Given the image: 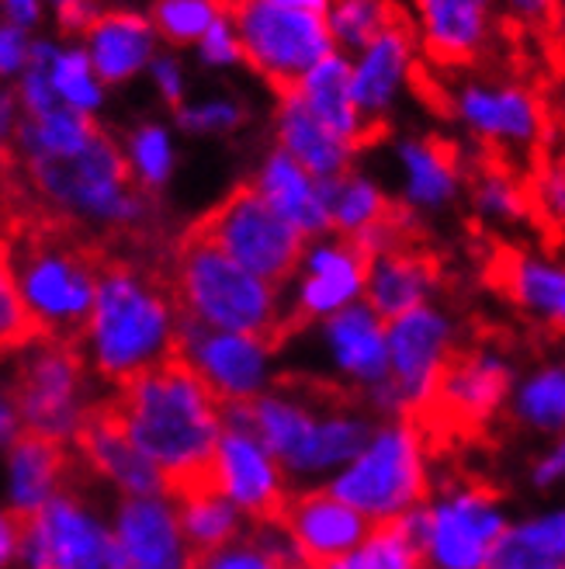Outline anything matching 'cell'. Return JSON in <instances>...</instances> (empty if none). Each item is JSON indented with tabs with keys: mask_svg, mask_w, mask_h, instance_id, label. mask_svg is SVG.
Listing matches in <instances>:
<instances>
[{
	"mask_svg": "<svg viewBox=\"0 0 565 569\" xmlns=\"http://www.w3.org/2000/svg\"><path fill=\"white\" fill-rule=\"evenodd\" d=\"M562 479H565V435L545 455V459L534 466V482H538V487H555V482H562Z\"/></svg>",
	"mask_w": 565,
	"mask_h": 569,
	"instance_id": "cell-46",
	"label": "cell"
},
{
	"mask_svg": "<svg viewBox=\"0 0 565 569\" xmlns=\"http://www.w3.org/2000/svg\"><path fill=\"white\" fill-rule=\"evenodd\" d=\"M52 88H56V94H60V101L67 108L91 111V108L101 104V88H98V80H94L91 56L80 52V49H67V52L56 56Z\"/></svg>",
	"mask_w": 565,
	"mask_h": 569,
	"instance_id": "cell-37",
	"label": "cell"
},
{
	"mask_svg": "<svg viewBox=\"0 0 565 569\" xmlns=\"http://www.w3.org/2000/svg\"><path fill=\"white\" fill-rule=\"evenodd\" d=\"M115 538L129 569H188V546L178 515L163 500L125 497L119 503Z\"/></svg>",
	"mask_w": 565,
	"mask_h": 569,
	"instance_id": "cell-19",
	"label": "cell"
},
{
	"mask_svg": "<svg viewBox=\"0 0 565 569\" xmlns=\"http://www.w3.org/2000/svg\"><path fill=\"white\" fill-rule=\"evenodd\" d=\"M475 206L500 219H521L531 209L527 191L506 170H483L475 178Z\"/></svg>",
	"mask_w": 565,
	"mask_h": 569,
	"instance_id": "cell-40",
	"label": "cell"
},
{
	"mask_svg": "<svg viewBox=\"0 0 565 569\" xmlns=\"http://www.w3.org/2000/svg\"><path fill=\"white\" fill-rule=\"evenodd\" d=\"M323 184V198H326V212H330V226L341 230L344 240H361L364 233H372L375 226H382L395 206L389 198L361 174H347L333 178V181H320Z\"/></svg>",
	"mask_w": 565,
	"mask_h": 569,
	"instance_id": "cell-32",
	"label": "cell"
},
{
	"mask_svg": "<svg viewBox=\"0 0 565 569\" xmlns=\"http://www.w3.org/2000/svg\"><path fill=\"white\" fill-rule=\"evenodd\" d=\"M278 525L292 538L299 559L313 569H326L330 562L357 552L375 531V521H369L361 510L333 497L330 490L289 497Z\"/></svg>",
	"mask_w": 565,
	"mask_h": 569,
	"instance_id": "cell-13",
	"label": "cell"
},
{
	"mask_svg": "<svg viewBox=\"0 0 565 569\" xmlns=\"http://www.w3.org/2000/svg\"><path fill=\"white\" fill-rule=\"evenodd\" d=\"M281 569H313V566H305L302 559H292V562H285V566H281Z\"/></svg>",
	"mask_w": 565,
	"mask_h": 569,
	"instance_id": "cell-52",
	"label": "cell"
},
{
	"mask_svg": "<svg viewBox=\"0 0 565 569\" xmlns=\"http://www.w3.org/2000/svg\"><path fill=\"white\" fill-rule=\"evenodd\" d=\"M493 278L514 302L565 330V268L503 250L493 261Z\"/></svg>",
	"mask_w": 565,
	"mask_h": 569,
	"instance_id": "cell-28",
	"label": "cell"
},
{
	"mask_svg": "<svg viewBox=\"0 0 565 569\" xmlns=\"http://www.w3.org/2000/svg\"><path fill=\"white\" fill-rule=\"evenodd\" d=\"M178 525L188 546V569H198L240 538V510L222 493H198L178 500Z\"/></svg>",
	"mask_w": 565,
	"mask_h": 569,
	"instance_id": "cell-30",
	"label": "cell"
},
{
	"mask_svg": "<svg viewBox=\"0 0 565 569\" xmlns=\"http://www.w3.org/2000/svg\"><path fill=\"white\" fill-rule=\"evenodd\" d=\"M427 510V562L431 569H486L506 531L493 490L458 487Z\"/></svg>",
	"mask_w": 565,
	"mask_h": 569,
	"instance_id": "cell-9",
	"label": "cell"
},
{
	"mask_svg": "<svg viewBox=\"0 0 565 569\" xmlns=\"http://www.w3.org/2000/svg\"><path fill=\"white\" fill-rule=\"evenodd\" d=\"M163 281L171 289L178 317L222 333L258 337L271 348L289 340L292 312L281 306L274 284L250 274L205 240L181 233L171 258L163 261Z\"/></svg>",
	"mask_w": 565,
	"mask_h": 569,
	"instance_id": "cell-3",
	"label": "cell"
},
{
	"mask_svg": "<svg viewBox=\"0 0 565 569\" xmlns=\"http://www.w3.org/2000/svg\"><path fill=\"white\" fill-rule=\"evenodd\" d=\"M458 116L496 142H534L542 136V111L527 91L521 88H486L468 83L458 91Z\"/></svg>",
	"mask_w": 565,
	"mask_h": 569,
	"instance_id": "cell-25",
	"label": "cell"
},
{
	"mask_svg": "<svg viewBox=\"0 0 565 569\" xmlns=\"http://www.w3.org/2000/svg\"><path fill=\"white\" fill-rule=\"evenodd\" d=\"M517 417L542 431H565V365L545 368L521 389Z\"/></svg>",
	"mask_w": 565,
	"mask_h": 569,
	"instance_id": "cell-35",
	"label": "cell"
},
{
	"mask_svg": "<svg viewBox=\"0 0 565 569\" xmlns=\"http://www.w3.org/2000/svg\"><path fill=\"white\" fill-rule=\"evenodd\" d=\"M330 493L361 510L375 525L416 510L427 493L420 427L406 417L379 427L372 445L330 482Z\"/></svg>",
	"mask_w": 565,
	"mask_h": 569,
	"instance_id": "cell-6",
	"label": "cell"
},
{
	"mask_svg": "<svg viewBox=\"0 0 565 569\" xmlns=\"http://www.w3.org/2000/svg\"><path fill=\"white\" fill-rule=\"evenodd\" d=\"M253 184H258V191L268 198V206L281 219H289L305 240L333 230L330 212H326V198H323V184L309 174L299 160H292L285 150H274L264 160L261 178Z\"/></svg>",
	"mask_w": 565,
	"mask_h": 569,
	"instance_id": "cell-22",
	"label": "cell"
},
{
	"mask_svg": "<svg viewBox=\"0 0 565 569\" xmlns=\"http://www.w3.org/2000/svg\"><path fill=\"white\" fill-rule=\"evenodd\" d=\"M437 284V261L420 243H406L372 258L364 296L385 323L420 309Z\"/></svg>",
	"mask_w": 565,
	"mask_h": 569,
	"instance_id": "cell-20",
	"label": "cell"
},
{
	"mask_svg": "<svg viewBox=\"0 0 565 569\" xmlns=\"http://www.w3.org/2000/svg\"><path fill=\"white\" fill-rule=\"evenodd\" d=\"M243 46V60L289 98L326 56H333L330 8L316 0H253L225 4Z\"/></svg>",
	"mask_w": 565,
	"mask_h": 569,
	"instance_id": "cell-4",
	"label": "cell"
},
{
	"mask_svg": "<svg viewBox=\"0 0 565 569\" xmlns=\"http://www.w3.org/2000/svg\"><path fill=\"white\" fill-rule=\"evenodd\" d=\"M132 170L139 174V184L147 191L160 188L171 174V139L160 126H139L129 139Z\"/></svg>",
	"mask_w": 565,
	"mask_h": 569,
	"instance_id": "cell-39",
	"label": "cell"
},
{
	"mask_svg": "<svg viewBox=\"0 0 565 569\" xmlns=\"http://www.w3.org/2000/svg\"><path fill=\"white\" fill-rule=\"evenodd\" d=\"M4 14L14 28H24L39 21V4H4Z\"/></svg>",
	"mask_w": 565,
	"mask_h": 569,
	"instance_id": "cell-51",
	"label": "cell"
},
{
	"mask_svg": "<svg viewBox=\"0 0 565 569\" xmlns=\"http://www.w3.org/2000/svg\"><path fill=\"white\" fill-rule=\"evenodd\" d=\"M73 448L80 451L83 462H88L98 476L115 482L125 497H143V500L167 497L163 472L132 445L125 427L119 423V417L111 413V407L104 400L91 403V410L83 413Z\"/></svg>",
	"mask_w": 565,
	"mask_h": 569,
	"instance_id": "cell-15",
	"label": "cell"
},
{
	"mask_svg": "<svg viewBox=\"0 0 565 569\" xmlns=\"http://www.w3.org/2000/svg\"><path fill=\"white\" fill-rule=\"evenodd\" d=\"M302 264H305V274L295 292L289 337L302 330L305 323H313L316 317H333V312L354 306V299L364 292V284H369L372 258L354 240L341 237L333 243H320L316 250H309Z\"/></svg>",
	"mask_w": 565,
	"mask_h": 569,
	"instance_id": "cell-16",
	"label": "cell"
},
{
	"mask_svg": "<svg viewBox=\"0 0 565 569\" xmlns=\"http://www.w3.org/2000/svg\"><path fill=\"white\" fill-rule=\"evenodd\" d=\"M323 345L344 379L364 392L389 382V323L372 306H347L323 323Z\"/></svg>",
	"mask_w": 565,
	"mask_h": 569,
	"instance_id": "cell-17",
	"label": "cell"
},
{
	"mask_svg": "<svg viewBox=\"0 0 565 569\" xmlns=\"http://www.w3.org/2000/svg\"><path fill=\"white\" fill-rule=\"evenodd\" d=\"M73 448L60 441H46L36 435H21L8 455V476H11V510L32 515L42 510L52 497L67 493L63 482L73 476Z\"/></svg>",
	"mask_w": 565,
	"mask_h": 569,
	"instance_id": "cell-21",
	"label": "cell"
},
{
	"mask_svg": "<svg viewBox=\"0 0 565 569\" xmlns=\"http://www.w3.org/2000/svg\"><path fill=\"white\" fill-rule=\"evenodd\" d=\"M486 569H565V510L506 528Z\"/></svg>",
	"mask_w": 565,
	"mask_h": 569,
	"instance_id": "cell-31",
	"label": "cell"
},
{
	"mask_svg": "<svg viewBox=\"0 0 565 569\" xmlns=\"http://www.w3.org/2000/svg\"><path fill=\"white\" fill-rule=\"evenodd\" d=\"M153 77H157V83H160L163 98L178 108L181 98H184V80H181L178 63H174V60H157V63H153Z\"/></svg>",
	"mask_w": 565,
	"mask_h": 569,
	"instance_id": "cell-47",
	"label": "cell"
},
{
	"mask_svg": "<svg viewBox=\"0 0 565 569\" xmlns=\"http://www.w3.org/2000/svg\"><path fill=\"white\" fill-rule=\"evenodd\" d=\"M219 14H222V4H205V0H167V4L153 8V28L171 42H191V39H205Z\"/></svg>",
	"mask_w": 565,
	"mask_h": 569,
	"instance_id": "cell-38",
	"label": "cell"
},
{
	"mask_svg": "<svg viewBox=\"0 0 565 569\" xmlns=\"http://www.w3.org/2000/svg\"><path fill=\"white\" fill-rule=\"evenodd\" d=\"M292 559H299V552L281 525H258L230 549L209 556L198 569H281Z\"/></svg>",
	"mask_w": 565,
	"mask_h": 569,
	"instance_id": "cell-34",
	"label": "cell"
},
{
	"mask_svg": "<svg viewBox=\"0 0 565 569\" xmlns=\"http://www.w3.org/2000/svg\"><path fill=\"white\" fill-rule=\"evenodd\" d=\"M215 479L219 493L240 515L253 518V525H278L281 510L289 503L285 482H281V466L258 441V435L250 431L222 427V441L215 451Z\"/></svg>",
	"mask_w": 565,
	"mask_h": 569,
	"instance_id": "cell-14",
	"label": "cell"
},
{
	"mask_svg": "<svg viewBox=\"0 0 565 569\" xmlns=\"http://www.w3.org/2000/svg\"><path fill=\"white\" fill-rule=\"evenodd\" d=\"M395 14H400V8H392V4H364V0L336 4V8H330L333 42H341L347 49H369L395 21Z\"/></svg>",
	"mask_w": 565,
	"mask_h": 569,
	"instance_id": "cell-36",
	"label": "cell"
},
{
	"mask_svg": "<svg viewBox=\"0 0 565 569\" xmlns=\"http://www.w3.org/2000/svg\"><path fill=\"white\" fill-rule=\"evenodd\" d=\"M83 376H88L83 348L56 345V340L28 348L11 379V400L24 431L46 441L73 445L83 413L91 410V403H83Z\"/></svg>",
	"mask_w": 565,
	"mask_h": 569,
	"instance_id": "cell-7",
	"label": "cell"
},
{
	"mask_svg": "<svg viewBox=\"0 0 565 569\" xmlns=\"http://www.w3.org/2000/svg\"><path fill=\"white\" fill-rule=\"evenodd\" d=\"M28 56H32V46L24 42V32L14 24H0V73H11L21 63L28 67Z\"/></svg>",
	"mask_w": 565,
	"mask_h": 569,
	"instance_id": "cell-44",
	"label": "cell"
},
{
	"mask_svg": "<svg viewBox=\"0 0 565 569\" xmlns=\"http://www.w3.org/2000/svg\"><path fill=\"white\" fill-rule=\"evenodd\" d=\"M202 60L212 63V67H230V63L243 60V46H240V36H236V24H233L230 14H225V4H222V14L215 18V24L209 28V36L202 39Z\"/></svg>",
	"mask_w": 565,
	"mask_h": 569,
	"instance_id": "cell-43",
	"label": "cell"
},
{
	"mask_svg": "<svg viewBox=\"0 0 565 569\" xmlns=\"http://www.w3.org/2000/svg\"><path fill=\"white\" fill-rule=\"evenodd\" d=\"M511 376V365L490 351H455L444 365L427 410L413 417V423L441 427V431H475L506 400Z\"/></svg>",
	"mask_w": 565,
	"mask_h": 569,
	"instance_id": "cell-11",
	"label": "cell"
},
{
	"mask_svg": "<svg viewBox=\"0 0 565 569\" xmlns=\"http://www.w3.org/2000/svg\"><path fill=\"white\" fill-rule=\"evenodd\" d=\"M527 202L538 209L542 219H548L555 226H565V163H552V167L538 170Z\"/></svg>",
	"mask_w": 565,
	"mask_h": 569,
	"instance_id": "cell-41",
	"label": "cell"
},
{
	"mask_svg": "<svg viewBox=\"0 0 565 569\" xmlns=\"http://www.w3.org/2000/svg\"><path fill=\"white\" fill-rule=\"evenodd\" d=\"M91 63L104 83H122L153 52V21L135 11H101L88 32Z\"/></svg>",
	"mask_w": 565,
	"mask_h": 569,
	"instance_id": "cell-27",
	"label": "cell"
},
{
	"mask_svg": "<svg viewBox=\"0 0 565 569\" xmlns=\"http://www.w3.org/2000/svg\"><path fill=\"white\" fill-rule=\"evenodd\" d=\"M410 52H413V28H410V18L400 8L395 21L385 28V32L369 49H364L361 63L354 67V101H357V111H361L364 126H369L372 142L385 129L382 111L392 104L403 77L413 67Z\"/></svg>",
	"mask_w": 565,
	"mask_h": 569,
	"instance_id": "cell-18",
	"label": "cell"
},
{
	"mask_svg": "<svg viewBox=\"0 0 565 569\" xmlns=\"http://www.w3.org/2000/svg\"><path fill=\"white\" fill-rule=\"evenodd\" d=\"M406 191L416 206H444L458 188V150L441 139H420L403 147Z\"/></svg>",
	"mask_w": 565,
	"mask_h": 569,
	"instance_id": "cell-33",
	"label": "cell"
},
{
	"mask_svg": "<svg viewBox=\"0 0 565 569\" xmlns=\"http://www.w3.org/2000/svg\"><path fill=\"white\" fill-rule=\"evenodd\" d=\"M451 355L455 345L444 312L420 306L389 323V379L400 392L406 420L427 410Z\"/></svg>",
	"mask_w": 565,
	"mask_h": 569,
	"instance_id": "cell-12",
	"label": "cell"
},
{
	"mask_svg": "<svg viewBox=\"0 0 565 569\" xmlns=\"http://www.w3.org/2000/svg\"><path fill=\"white\" fill-rule=\"evenodd\" d=\"M18 552V531L11 515H0V569L11 562V556Z\"/></svg>",
	"mask_w": 565,
	"mask_h": 569,
	"instance_id": "cell-49",
	"label": "cell"
},
{
	"mask_svg": "<svg viewBox=\"0 0 565 569\" xmlns=\"http://www.w3.org/2000/svg\"><path fill=\"white\" fill-rule=\"evenodd\" d=\"M295 94L333 136L351 142L354 150L372 142L369 126H364L357 101H354V67L344 60V56H336V52L326 56V60L302 80V88Z\"/></svg>",
	"mask_w": 565,
	"mask_h": 569,
	"instance_id": "cell-26",
	"label": "cell"
},
{
	"mask_svg": "<svg viewBox=\"0 0 565 569\" xmlns=\"http://www.w3.org/2000/svg\"><path fill=\"white\" fill-rule=\"evenodd\" d=\"M98 8H91V4H60L56 8V18H60V28L67 36H83L88 39V32H91V24L98 21Z\"/></svg>",
	"mask_w": 565,
	"mask_h": 569,
	"instance_id": "cell-45",
	"label": "cell"
},
{
	"mask_svg": "<svg viewBox=\"0 0 565 569\" xmlns=\"http://www.w3.org/2000/svg\"><path fill=\"white\" fill-rule=\"evenodd\" d=\"M104 403L132 445L163 472L167 497L174 503L219 493L215 451L222 441V403L178 351L119 386Z\"/></svg>",
	"mask_w": 565,
	"mask_h": 569,
	"instance_id": "cell-1",
	"label": "cell"
},
{
	"mask_svg": "<svg viewBox=\"0 0 565 569\" xmlns=\"http://www.w3.org/2000/svg\"><path fill=\"white\" fill-rule=\"evenodd\" d=\"M21 413L11 400V392H0V445H8V441H18L24 431H21Z\"/></svg>",
	"mask_w": 565,
	"mask_h": 569,
	"instance_id": "cell-48",
	"label": "cell"
},
{
	"mask_svg": "<svg viewBox=\"0 0 565 569\" xmlns=\"http://www.w3.org/2000/svg\"><path fill=\"white\" fill-rule=\"evenodd\" d=\"M278 150L299 160L316 181H333L347 174L354 147L341 136H333L313 111L305 108L299 94L281 98L278 108Z\"/></svg>",
	"mask_w": 565,
	"mask_h": 569,
	"instance_id": "cell-23",
	"label": "cell"
},
{
	"mask_svg": "<svg viewBox=\"0 0 565 569\" xmlns=\"http://www.w3.org/2000/svg\"><path fill=\"white\" fill-rule=\"evenodd\" d=\"M420 39L434 63H468L490 39V8L472 0H427L420 4Z\"/></svg>",
	"mask_w": 565,
	"mask_h": 569,
	"instance_id": "cell-24",
	"label": "cell"
},
{
	"mask_svg": "<svg viewBox=\"0 0 565 569\" xmlns=\"http://www.w3.org/2000/svg\"><path fill=\"white\" fill-rule=\"evenodd\" d=\"M326 569H427V510L375 525L369 542Z\"/></svg>",
	"mask_w": 565,
	"mask_h": 569,
	"instance_id": "cell-29",
	"label": "cell"
},
{
	"mask_svg": "<svg viewBox=\"0 0 565 569\" xmlns=\"http://www.w3.org/2000/svg\"><path fill=\"white\" fill-rule=\"evenodd\" d=\"M243 108L233 101H209L198 108H181L178 122L191 132H230L243 122Z\"/></svg>",
	"mask_w": 565,
	"mask_h": 569,
	"instance_id": "cell-42",
	"label": "cell"
},
{
	"mask_svg": "<svg viewBox=\"0 0 565 569\" xmlns=\"http://www.w3.org/2000/svg\"><path fill=\"white\" fill-rule=\"evenodd\" d=\"M271 351L274 348L258 337L222 333L198 320L178 317V355L202 376L222 407L261 400Z\"/></svg>",
	"mask_w": 565,
	"mask_h": 569,
	"instance_id": "cell-10",
	"label": "cell"
},
{
	"mask_svg": "<svg viewBox=\"0 0 565 569\" xmlns=\"http://www.w3.org/2000/svg\"><path fill=\"white\" fill-rule=\"evenodd\" d=\"M88 351L94 372L115 389L178 351V306L163 261H132L104 243Z\"/></svg>",
	"mask_w": 565,
	"mask_h": 569,
	"instance_id": "cell-2",
	"label": "cell"
},
{
	"mask_svg": "<svg viewBox=\"0 0 565 569\" xmlns=\"http://www.w3.org/2000/svg\"><path fill=\"white\" fill-rule=\"evenodd\" d=\"M18 531V556L28 569H129V559L101 521L73 493L52 497L42 510H8Z\"/></svg>",
	"mask_w": 565,
	"mask_h": 569,
	"instance_id": "cell-8",
	"label": "cell"
},
{
	"mask_svg": "<svg viewBox=\"0 0 565 569\" xmlns=\"http://www.w3.org/2000/svg\"><path fill=\"white\" fill-rule=\"evenodd\" d=\"M188 233L212 243L225 258H233L240 268L264 278L274 289H285L289 278L305 261V237L268 206L258 184H240L230 191Z\"/></svg>",
	"mask_w": 565,
	"mask_h": 569,
	"instance_id": "cell-5",
	"label": "cell"
},
{
	"mask_svg": "<svg viewBox=\"0 0 565 569\" xmlns=\"http://www.w3.org/2000/svg\"><path fill=\"white\" fill-rule=\"evenodd\" d=\"M14 108H18L14 94L0 91V139H14V132H18V126H14Z\"/></svg>",
	"mask_w": 565,
	"mask_h": 569,
	"instance_id": "cell-50",
	"label": "cell"
}]
</instances>
